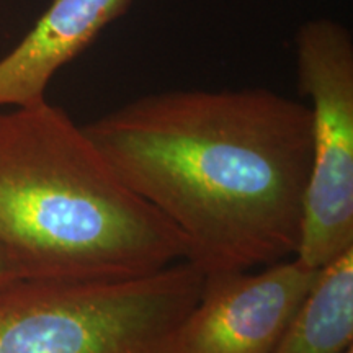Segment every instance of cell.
<instances>
[{"label":"cell","instance_id":"obj_1","mask_svg":"<svg viewBox=\"0 0 353 353\" xmlns=\"http://www.w3.org/2000/svg\"><path fill=\"white\" fill-rule=\"evenodd\" d=\"M205 275L288 260L311 175L309 105L268 88L154 92L83 126Z\"/></svg>","mask_w":353,"mask_h":353},{"label":"cell","instance_id":"obj_2","mask_svg":"<svg viewBox=\"0 0 353 353\" xmlns=\"http://www.w3.org/2000/svg\"><path fill=\"white\" fill-rule=\"evenodd\" d=\"M0 252L23 278L61 281L151 275L188 254L179 229L48 100L0 113Z\"/></svg>","mask_w":353,"mask_h":353},{"label":"cell","instance_id":"obj_3","mask_svg":"<svg viewBox=\"0 0 353 353\" xmlns=\"http://www.w3.org/2000/svg\"><path fill=\"white\" fill-rule=\"evenodd\" d=\"M205 281L188 260L126 280L0 285V353H179Z\"/></svg>","mask_w":353,"mask_h":353},{"label":"cell","instance_id":"obj_4","mask_svg":"<svg viewBox=\"0 0 353 353\" xmlns=\"http://www.w3.org/2000/svg\"><path fill=\"white\" fill-rule=\"evenodd\" d=\"M299 90L311 99L312 159L296 257L319 268L353 249V37L330 19L294 37Z\"/></svg>","mask_w":353,"mask_h":353},{"label":"cell","instance_id":"obj_5","mask_svg":"<svg viewBox=\"0 0 353 353\" xmlns=\"http://www.w3.org/2000/svg\"><path fill=\"white\" fill-rule=\"evenodd\" d=\"M317 273L294 257L257 273L205 275L200 298L179 330V353H273Z\"/></svg>","mask_w":353,"mask_h":353},{"label":"cell","instance_id":"obj_6","mask_svg":"<svg viewBox=\"0 0 353 353\" xmlns=\"http://www.w3.org/2000/svg\"><path fill=\"white\" fill-rule=\"evenodd\" d=\"M132 0H52L26 37L0 59V107L46 100L59 69L85 51Z\"/></svg>","mask_w":353,"mask_h":353},{"label":"cell","instance_id":"obj_7","mask_svg":"<svg viewBox=\"0 0 353 353\" xmlns=\"http://www.w3.org/2000/svg\"><path fill=\"white\" fill-rule=\"evenodd\" d=\"M353 345V249L319 268L273 353H342Z\"/></svg>","mask_w":353,"mask_h":353},{"label":"cell","instance_id":"obj_8","mask_svg":"<svg viewBox=\"0 0 353 353\" xmlns=\"http://www.w3.org/2000/svg\"><path fill=\"white\" fill-rule=\"evenodd\" d=\"M19 278H23V275L19 272V268L6 255L0 252V285L10 283L13 280H19Z\"/></svg>","mask_w":353,"mask_h":353},{"label":"cell","instance_id":"obj_9","mask_svg":"<svg viewBox=\"0 0 353 353\" xmlns=\"http://www.w3.org/2000/svg\"><path fill=\"white\" fill-rule=\"evenodd\" d=\"M342 353H353V345L352 347H348L345 352H342Z\"/></svg>","mask_w":353,"mask_h":353}]
</instances>
